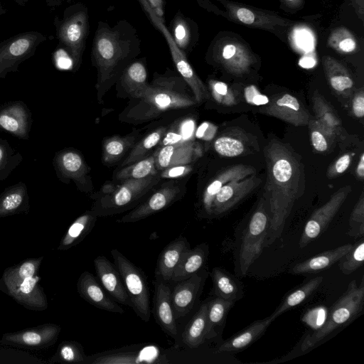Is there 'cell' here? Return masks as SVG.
Returning <instances> with one entry per match:
<instances>
[{
  "label": "cell",
  "instance_id": "8fae6325",
  "mask_svg": "<svg viewBox=\"0 0 364 364\" xmlns=\"http://www.w3.org/2000/svg\"><path fill=\"white\" fill-rule=\"evenodd\" d=\"M84 363L91 364L164 363H167V360L158 346L134 344L86 356Z\"/></svg>",
  "mask_w": 364,
  "mask_h": 364
},
{
  "label": "cell",
  "instance_id": "277c9868",
  "mask_svg": "<svg viewBox=\"0 0 364 364\" xmlns=\"http://www.w3.org/2000/svg\"><path fill=\"white\" fill-rule=\"evenodd\" d=\"M363 279L360 284L355 280H352L346 291L331 306L325 322L304 338L301 350L305 351L314 347L337 328L352 322L363 311Z\"/></svg>",
  "mask_w": 364,
  "mask_h": 364
},
{
  "label": "cell",
  "instance_id": "4316f807",
  "mask_svg": "<svg viewBox=\"0 0 364 364\" xmlns=\"http://www.w3.org/2000/svg\"><path fill=\"white\" fill-rule=\"evenodd\" d=\"M255 169L250 166L237 164L223 170L208 185L202 198V208L208 216H211L213 199L220 189L226 183L253 175Z\"/></svg>",
  "mask_w": 364,
  "mask_h": 364
},
{
  "label": "cell",
  "instance_id": "d6986e66",
  "mask_svg": "<svg viewBox=\"0 0 364 364\" xmlns=\"http://www.w3.org/2000/svg\"><path fill=\"white\" fill-rule=\"evenodd\" d=\"M260 182L259 178L251 175L224 185L213 199L211 216H218L230 210L247 196Z\"/></svg>",
  "mask_w": 364,
  "mask_h": 364
},
{
  "label": "cell",
  "instance_id": "e7e4bbea",
  "mask_svg": "<svg viewBox=\"0 0 364 364\" xmlns=\"http://www.w3.org/2000/svg\"><path fill=\"white\" fill-rule=\"evenodd\" d=\"M46 5L49 7H55L59 6L62 0H43Z\"/></svg>",
  "mask_w": 364,
  "mask_h": 364
},
{
  "label": "cell",
  "instance_id": "5b68a950",
  "mask_svg": "<svg viewBox=\"0 0 364 364\" xmlns=\"http://www.w3.org/2000/svg\"><path fill=\"white\" fill-rule=\"evenodd\" d=\"M269 224V213L266 210L264 200H262L237 239L234 263L235 272L237 277H245L251 265L262 254Z\"/></svg>",
  "mask_w": 364,
  "mask_h": 364
},
{
  "label": "cell",
  "instance_id": "30bf717a",
  "mask_svg": "<svg viewBox=\"0 0 364 364\" xmlns=\"http://www.w3.org/2000/svg\"><path fill=\"white\" fill-rule=\"evenodd\" d=\"M47 39L44 34L34 31L16 34L0 42V79L9 73L18 71L19 65L36 53Z\"/></svg>",
  "mask_w": 364,
  "mask_h": 364
},
{
  "label": "cell",
  "instance_id": "f5cc1de1",
  "mask_svg": "<svg viewBox=\"0 0 364 364\" xmlns=\"http://www.w3.org/2000/svg\"><path fill=\"white\" fill-rule=\"evenodd\" d=\"M311 132V141L314 149L318 152H325L334 140L319 126L315 119H311L309 124Z\"/></svg>",
  "mask_w": 364,
  "mask_h": 364
},
{
  "label": "cell",
  "instance_id": "e575fe53",
  "mask_svg": "<svg viewBox=\"0 0 364 364\" xmlns=\"http://www.w3.org/2000/svg\"><path fill=\"white\" fill-rule=\"evenodd\" d=\"M29 197L26 185L18 182L7 187L0 194V217H5L26 210Z\"/></svg>",
  "mask_w": 364,
  "mask_h": 364
},
{
  "label": "cell",
  "instance_id": "cb8c5ba5",
  "mask_svg": "<svg viewBox=\"0 0 364 364\" xmlns=\"http://www.w3.org/2000/svg\"><path fill=\"white\" fill-rule=\"evenodd\" d=\"M171 294V290L167 283L156 280L153 310L155 320L166 333L176 338L178 330Z\"/></svg>",
  "mask_w": 364,
  "mask_h": 364
},
{
  "label": "cell",
  "instance_id": "e0dca14e",
  "mask_svg": "<svg viewBox=\"0 0 364 364\" xmlns=\"http://www.w3.org/2000/svg\"><path fill=\"white\" fill-rule=\"evenodd\" d=\"M208 272L203 267L188 279L178 282L171 290V304L175 318L187 315L202 292Z\"/></svg>",
  "mask_w": 364,
  "mask_h": 364
},
{
  "label": "cell",
  "instance_id": "d590c367",
  "mask_svg": "<svg viewBox=\"0 0 364 364\" xmlns=\"http://www.w3.org/2000/svg\"><path fill=\"white\" fill-rule=\"evenodd\" d=\"M119 82L130 99L139 97L149 85L144 63L135 61L127 65L119 77Z\"/></svg>",
  "mask_w": 364,
  "mask_h": 364
},
{
  "label": "cell",
  "instance_id": "8992f818",
  "mask_svg": "<svg viewBox=\"0 0 364 364\" xmlns=\"http://www.w3.org/2000/svg\"><path fill=\"white\" fill-rule=\"evenodd\" d=\"M159 173L140 179H127L117 188L99 196L92 206L98 217L113 215L125 211L143 198L161 181Z\"/></svg>",
  "mask_w": 364,
  "mask_h": 364
},
{
  "label": "cell",
  "instance_id": "7dc6e473",
  "mask_svg": "<svg viewBox=\"0 0 364 364\" xmlns=\"http://www.w3.org/2000/svg\"><path fill=\"white\" fill-rule=\"evenodd\" d=\"M41 259L42 258L28 259L15 267L8 269L3 276L5 287L35 276Z\"/></svg>",
  "mask_w": 364,
  "mask_h": 364
},
{
  "label": "cell",
  "instance_id": "8d00e7d4",
  "mask_svg": "<svg viewBox=\"0 0 364 364\" xmlns=\"http://www.w3.org/2000/svg\"><path fill=\"white\" fill-rule=\"evenodd\" d=\"M97 216L88 210L78 217L69 227L58 247L59 250H66L80 242L92 230Z\"/></svg>",
  "mask_w": 364,
  "mask_h": 364
},
{
  "label": "cell",
  "instance_id": "484cf974",
  "mask_svg": "<svg viewBox=\"0 0 364 364\" xmlns=\"http://www.w3.org/2000/svg\"><path fill=\"white\" fill-rule=\"evenodd\" d=\"M191 249L190 243L183 236H179L167 245L159 255L155 270L156 280L171 281L173 271L183 254Z\"/></svg>",
  "mask_w": 364,
  "mask_h": 364
},
{
  "label": "cell",
  "instance_id": "be15d7a7",
  "mask_svg": "<svg viewBox=\"0 0 364 364\" xmlns=\"http://www.w3.org/2000/svg\"><path fill=\"white\" fill-rule=\"evenodd\" d=\"M356 173L358 177L360 178H363L364 176V155L363 154H361L360 161L358 162V164L356 168Z\"/></svg>",
  "mask_w": 364,
  "mask_h": 364
},
{
  "label": "cell",
  "instance_id": "52a82bcc",
  "mask_svg": "<svg viewBox=\"0 0 364 364\" xmlns=\"http://www.w3.org/2000/svg\"><path fill=\"white\" fill-rule=\"evenodd\" d=\"M54 25L56 37L73 62V70L77 69L81 62L88 30L87 13L76 6L65 10L61 19L55 16Z\"/></svg>",
  "mask_w": 364,
  "mask_h": 364
},
{
  "label": "cell",
  "instance_id": "f1b7e54d",
  "mask_svg": "<svg viewBox=\"0 0 364 364\" xmlns=\"http://www.w3.org/2000/svg\"><path fill=\"white\" fill-rule=\"evenodd\" d=\"M38 279L35 275L17 284L6 286V288L9 294L22 305L27 308L43 310L47 307V301L38 284Z\"/></svg>",
  "mask_w": 364,
  "mask_h": 364
},
{
  "label": "cell",
  "instance_id": "7c38bea8",
  "mask_svg": "<svg viewBox=\"0 0 364 364\" xmlns=\"http://www.w3.org/2000/svg\"><path fill=\"white\" fill-rule=\"evenodd\" d=\"M53 165L60 181L69 183L73 181L82 192L92 191L93 185L89 175L90 169L77 150L68 148L58 151L53 157Z\"/></svg>",
  "mask_w": 364,
  "mask_h": 364
},
{
  "label": "cell",
  "instance_id": "9a60e30c",
  "mask_svg": "<svg viewBox=\"0 0 364 364\" xmlns=\"http://www.w3.org/2000/svg\"><path fill=\"white\" fill-rule=\"evenodd\" d=\"M225 8L230 20L247 26L273 31L289 26L292 21L274 14L228 0H218Z\"/></svg>",
  "mask_w": 364,
  "mask_h": 364
},
{
  "label": "cell",
  "instance_id": "9f6ffc18",
  "mask_svg": "<svg viewBox=\"0 0 364 364\" xmlns=\"http://www.w3.org/2000/svg\"><path fill=\"white\" fill-rule=\"evenodd\" d=\"M244 96L246 101L252 105H265L269 99L261 93L255 85H249L245 88Z\"/></svg>",
  "mask_w": 364,
  "mask_h": 364
},
{
  "label": "cell",
  "instance_id": "ffe728a7",
  "mask_svg": "<svg viewBox=\"0 0 364 364\" xmlns=\"http://www.w3.org/2000/svg\"><path fill=\"white\" fill-rule=\"evenodd\" d=\"M154 153L156 168L162 171L171 166L195 162L202 156V148L198 142L190 140L159 146Z\"/></svg>",
  "mask_w": 364,
  "mask_h": 364
},
{
  "label": "cell",
  "instance_id": "db71d44e",
  "mask_svg": "<svg viewBox=\"0 0 364 364\" xmlns=\"http://www.w3.org/2000/svg\"><path fill=\"white\" fill-rule=\"evenodd\" d=\"M173 40L176 45L181 48H186L190 41V30L186 21L181 16H176L174 19Z\"/></svg>",
  "mask_w": 364,
  "mask_h": 364
},
{
  "label": "cell",
  "instance_id": "f546056e",
  "mask_svg": "<svg viewBox=\"0 0 364 364\" xmlns=\"http://www.w3.org/2000/svg\"><path fill=\"white\" fill-rule=\"evenodd\" d=\"M353 245L346 244L336 248L314 255L296 264L290 270L293 274H315L330 268L338 262L352 247Z\"/></svg>",
  "mask_w": 364,
  "mask_h": 364
},
{
  "label": "cell",
  "instance_id": "2e32d148",
  "mask_svg": "<svg viewBox=\"0 0 364 364\" xmlns=\"http://www.w3.org/2000/svg\"><path fill=\"white\" fill-rule=\"evenodd\" d=\"M182 192L183 188L174 181H171L117 222L134 223L144 219L171 205L180 198Z\"/></svg>",
  "mask_w": 364,
  "mask_h": 364
},
{
  "label": "cell",
  "instance_id": "f6af8a7d",
  "mask_svg": "<svg viewBox=\"0 0 364 364\" xmlns=\"http://www.w3.org/2000/svg\"><path fill=\"white\" fill-rule=\"evenodd\" d=\"M328 46L341 54H352L358 52L359 46L353 33L346 27L333 29L327 40Z\"/></svg>",
  "mask_w": 364,
  "mask_h": 364
},
{
  "label": "cell",
  "instance_id": "b9f144b4",
  "mask_svg": "<svg viewBox=\"0 0 364 364\" xmlns=\"http://www.w3.org/2000/svg\"><path fill=\"white\" fill-rule=\"evenodd\" d=\"M168 129L166 127H158L146 135L142 139L136 142L126 158L121 163L119 168L146 157L149 152L160 143Z\"/></svg>",
  "mask_w": 364,
  "mask_h": 364
},
{
  "label": "cell",
  "instance_id": "ee69618b",
  "mask_svg": "<svg viewBox=\"0 0 364 364\" xmlns=\"http://www.w3.org/2000/svg\"><path fill=\"white\" fill-rule=\"evenodd\" d=\"M247 137L244 134L229 132L218 136L214 141L215 151L225 157H235L242 154L247 148Z\"/></svg>",
  "mask_w": 364,
  "mask_h": 364
},
{
  "label": "cell",
  "instance_id": "d6a6232c",
  "mask_svg": "<svg viewBox=\"0 0 364 364\" xmlns=\"http://www.w3.org/2000/svg\"><path fill=\"white\" fill-rule=\"evenodd\" d=\"M324 73L331 87L343 97L350 96L354 81L347 68L338 60L329 55L322 58Z\"/></svg>",
  "mask_w": 364,
  "mask_h": 364
},
{
  "label": "cell",
  "instance_id": "7402d4cb",
  "mask_svg": "<svg viewBox=\"0 0 364 364\" xmlns=\"http://www.w3.org/2000/svg\"><path fill=\"white\" fill-rule=\"evenodd\" d=\"M93 262L97 277L104 289L117 303L132 308V304L115 265L102 255L97 256Z\"/></svg>",
  "mask_w": 364,
  "mask_h": 364
},
{
  "label": "cell",
  "instance_id": "603a6c76",
  "mask_svg": "<svg viewBox=\"0 0 364 364\" xmlns=\"http://www.w3.org/2000/svg\"><path fill=\"white\" fill-rule=\"evenodd\" d=\"M77 290L82 299L96 308L120 314L124 312L117 302L107 296L102 286L90 272L85 271L80 274Z\"/></svg>",
  "mask_w": 364,
  "mask_h": 364
},
{
  "label": "cell",
  "instance_id": "f907efd6",
  "mask_svg": "<svg viewBox=\"0 0 364 364\" xmlns=\"http://www.w3.org/2000/svg\"><path fill=\"white\" fill-rule=\"evenodd\" d=\"M208 85L210 97L218 103L225 106L237 104L233 91L225 82L210 80L208 82Z\"/></svg>",
  "mask_w": 364,
  "mask_h": 364
},
{
  "label": "cell",
  "instance_id": "6da1fadb",
  "mask_svg": "<svg viewBox=\"0 0 364 364\" xmlns=\"http://www.w3.org/2000/svg\"><path fill=\"white\" fill-rule=\"evenodd\" d=\"M269 224L264 247L280 239L295 202L305 190V174L300 156L288 144L272 139L264 147Z\"/></svg>",
  "mask_w": 364,
  "mask_h": 364
},
{
  "label": "cell",
  "instance_id": "d4e9b609",
  "mask_svg": "<svg viewBox=\"0 0 364 364\" xmlns=\"http://www.w3.org/2000/svg\"><path fill=\"white\" fill-rule=\"evenodd\" d=\"M60 331V328L57 325H43L37 328L6 334L2 341L24 348H41L54 343Z\"/></svg>",
  "mask_w": 364,
  "mask_h": 364
},
{
  "label": "cell",
  "instance_id": "ac0fdd59",
  "mask_svg": "<svg viewBox=\"0 0 364 364\" xmlns=\"http://www.w3.org/2000/svg\"><path fill=\"white\" fill-rule=\"evenodd\" d=\"M33 123L32 114L21 100L0 105V129L20 139L28 140Z\"/></svg>",
  "mask_w": 364,
  "mask_h": 364
},
{
  "label": "cell",
  "instance_id": "7a4b0ae2",
  "mask_svg": "<svg viewBox=\"0 0 364 364\" xmlns=\"http://www.w3.org/2000/svg\"><path fill=\"white\" fill-rule=\"evenodd\" d=\"M185 81L176 77H158L139 97L130 99L120 113L119 120L141 124L170 110L184 109L197 104L186 90Z\"/></svg>",
  "mask_w": 364,
  "mask_h": 364
},
{
  "label": "cell",
  "instance_id": "4dcf8cb0",
  "mask_svg": "<svg viewBox=\"0 0 364 364\" xmlns=\"http://www.w3.org/2000/svg\"><path fill=\"white\" fill-rule=\"evenodd\" d=\"M213 288L212 294L236 302L244 296V287L239 277L221 267H214L210 273Z\"/></svg>",
  "mask_w": 364,
  "mask_h": 364
},
{
  "label": "cell",
  "instance_id": "003e7915",
  "mask_svg": "<svg viewBox=\"0 0 364 364\" xmlns=\"http://www.w3.org/2000/svg\"><path fill=\"white\" fill-rule=\"evenodd\" d=\"M7 10L5 9L2 4V3L0 1V16L5 14L6 13Z\"/></svg>",
  "mask_w": 364,
  "mask_h": 364
},
{
  "label": "cell",
  "instance_id": "91938a15",
  "mask_svg": "<svg viewBox=\"0 0 364 364\" xmlns=\"http://www.w3.org/2000/svg\"><path fill=\"white\" fill-rule=\"evenodd\" d=\"M358 17L364 21V0H349Z\"/></svg>",
  "mask_w": 364,
  "mask_h": 364
},
{
  "label": "cell",
  "instance_id": "7bdbcfd3",
  "mask_svg": "<svg viewBox=\"0 0 364 364\" xmlns=\"http://www.w3.org/2000/svg\"><path fill=\"white\" fill-rule=\"evenodd\" d=\"M159 174L155 165L154 153L138 161L120 168L114 174L116 181L140 179Z\"/></svg>",
  "mask_w": 364,
  "mask_h": 364
},
{
  "label": "cell",
  "instance_id": "11a10c76",
  "mask_svg": "<svg viewBox=\"0 0 364 364\" xmlns=\"http://www.w3.org/2000/svg\"><path fill=\"white\" fill-rule=\"evenodd\" d=\"M193 170L191 164L171 166L161 171L159 176L164 179H176L189 174Z\"/></svg>",
  "mask_w": 364,
  "mask_h": 364
},
{
  "label": "cell",
  "instance_id": "74e56055",
  "mask_svg": "<svg viewBox=\"0 0 364 364\" xmlns=\"http://www.w3.org/2000/svg\"><path fill=\"white\" fill-rule=\"evenodd\" d=\"M207 328V300L200 306L197 312L188 323L181 334L183 343L191 348H196L203 344Z\"/></svg>",
  "mask_w": 364,
  "mask_h": 364
},
{
  "label": "cell",
  "instance_id": "ab89813d",
  "mask_svg": "<svg viewBox=\"0 0 364 364\" xmlns=\"http://www.w3.org/2000/svg\"><path fill=\"white\" fill-rule=\"evenodd\" d=\"M323 279L322 276L314 277L290 291L284 297L280 304L269 316L274 321L281 314L305 301L316 291Z\"/></svg>",
  "mask_w": 364,
  "mask_h": 364
},
{
  "label": "cell",
  "instance_id": "44dd1931",
  "mask_svg": "<svg viewBox=\"0 0 364 364\" xmlns=\"http://www.w3.org/2000/svg\"><path fill=\"white\" fill-rule=\"evenodd\" d=\"M259 111L296 127L307 125L311 119L298 99L288 93L269 101Z\"/></svg>",
  "mask_w": 364,
  "mask_h": 364
},
{
  "label": "cell",
  "instance_id": "60d3db41",
  "mask_svg": "<svg viewBox=\"0 0 364 364\" xmlns=\"http://www.w3.org/2000/svg\"><path fill=\"white\" fill-rule=\"evenodd\" d=\"M137 136V133L132 132L123 136L114 135L105 139L102 143L103 162L109 165L118 162L136 144Z\"/></svg>",
  "mask_w": 364,
  "mask_h": 364
},
{
  "label": "cell",
  "instance_id": "1f68e13d",
  "mask_svg": "<svg viewBox=\"0 0 364 364\" xmlns=\"http://www.w3.org/2000/svg\"><path fill=\"white\" fill-rule=\"evenodd\" d=\"M208 255L209 246L205 242L189 249L174 269L171 281L180 282L198 272L205 267Z\"/></svg>",
  "mask_w": 364,
  "mask_h": 364
},
{
  "label": "cell",
  "instance_id": "681fc988",
  "mask_svg": "<svg viewBox=\"0 0 364 364\" xmlns=\"http://www.w3.org/2000/svg\"><path fill=\"white\" fill-rule=\"evenodd\" d=\"M85 358L82 346L73 341L62 343L56 353V360L59 362L84 363Z\"/></svg>",
  "mask_w": 364,
  "mask_h": 364
},
{
  "label": "cell",
  "instance_id": "83f0119b",
  "mask_svg": "<svg viewBox=\"0 0 364 364\" xmlns=\"http://www.w3.org/2000/svg\"><path fill=\"white\" fill-rule=\"evenodd\" d=\"M273 320L269 316L257 320L242 331L224 341L218 348L219 353H235L243 350L257 341L267 331Z\"/></svg>",
  "mask_w": 364,
  "mask_h": 364
},
{
  "label": "cell",
  "instance_id": "5bb4252c",
  "mask_svg": "<svg viewBox=\"0 0 364 364\" xmlns=\"http://www.w3.org/2000/svg\"><path fill=\"white\" fill-rule=\"evenodd\" d=\"M351 190V186L348 185L339 188L324 205L311 215L299 240L300 248L306 247L326 230Z\"/></svg>",
  "mask_w": 364,
  "mask_h": 364
},
{
  "label": "cell",
  "instance_id": "680465c9",
  "mask_svg": "<svg viewBox=\"0 0 364 364\" xmlns=\"http://www.w3.org/2000/svg\"><path fill=\"white\" fill-rule=\"evenodd\" d=\"M352 111L358 118H362L364 116V94L363 90L354 96L352 102Z\"/></svg>",
  "mask_w": 364,
  "mask_h": 364
},
{
  "label": "cell",
  "instance_id": "6125c7cd",
  "mask_svg": "<svg viewBox=\"0 0 364 364\" xmlns=\"http://www.w3.org/2000/svg\"><path fill=\"white\" fill-rule=\"evenodd\" d=\"M154 11L159 16H164L163 0H146Z\"/></svg>",
  "mask_w": 364,
  "mask_h": 364
},
{
  "label": "cell",
  "instance_id": "3957f363",
  "mask_svg": "<svg viewBox=\"0 0 364 364\" xmlns=\"http://www.w3.org/2000/svg\"><path fill=\"white\" fill-rule=\"evenodd\" d=\"M132 44L117 29L99 28L93 41L92 58L97 69V99L102 101L131 57Z\"/></svg>",
  "mask_w": 364,
  "mask_h": 364
},
{
  "label": "cell",
  "instance_id": "ba28073f",
  "mask_svg": "<svg viewBox=\"0 0 364 364\" xmlns=\"http://www.w3.org/2000/svg\"><path fill=\"white\" fill-rule=\"evenodd\" d=\"M111 255L132 304L133 310L142 321H149L151 309L146 276L118 250H111Z\"/></svg>",
  "mask_w": 364,
  "mask_h": 364
},
{
  "label": "cell",
  "instance_id": "bcb514c9",
  "mask_svg": "<svg viewBox=\"0 0 364 364\" xmlns=\"http://www.w3.org/2000/svg\"><path fill=\"white\" fill-rule=\"evenodd\" d=\"M22 161L21 154L6 139L0 138V181L6 179Z\"/></svg>",
  "mask_w": 364,
  "mask_h": 364
},
{
  "label": "cell",
  "instance_id": "6f0895ef",
  "mask_svg": "<svg viewBox=\"0 0 364 364\" xmlns=\"http://www.w3.org/2000/svg\"><path fill=\"white\" fill-rule=\"evenodd\" d=\"M351 161V156L345 154L339 157L336 161L330 167L328 171V177H333L336 175L344 173L348 168Z\"/></svg>",
  "mask_w": 364,
  "mask_h": 364
},
{
  "label": "cell",
  "instance_id": "94428289",
  "mask_svg": "<svg viewBox=\"0 0 364 364\" xmlns=\"http://www.w3.org/2000/svg\"><path fill=\"white\" fill-rule=\"evenodd\" d=\"M282 5L286 8L293 10L301 9L304 4V0H279Z\"/></svg>",
  "mask_w": 364,
  "mask_h": 364
},
{
  "label": "cell",
  "instance_id": "816d5d0a",
  "mask_svg": "<svg viewBox=\"0 0 364 364\" xmlns=\"http://www.w3.org/2000/svg\"><path fill=\"white\" fill-rule=\"evenodd\" d=\"M347 235L353 237H362L364 235V198L363 194L355 205L349 219Z\"/></svg>",
  "mask_w": 364,
  "mask_h": 364
},
{
  "label": "cell",
  "instance_id": "c3c4849f",
  "mask_svg": "<svg viewBox=\"0 0 364 364\" xmlns=\"http://www.w3.org/2000/svg\"><path fill=\"white\" fill-rule=\"evenodd\" d=\"M364 262V240L360 239L338 262L343 274L348 275L361 267Z\"/></svg>",
  "mask_w": 364,
  "mask_h": 364
},
{
  "label": "cell",
  "instance_id": "836d02e7",
  "mask_svg": "<svg viewBox=\"0 0 364 364\" xmlns=\"http://www.w3.org/2000/svg\"><path fill=\"white\" fill-rule=\"evenodd\" d=\"M235 303L218 296L207 300L206 340L222 334L228 314Z\"/></svg>",
  "mask_w": 364,
  "mask_h": 364
},
{
  "label": "cell",
  "instance_id": "03108f58",
  "mask_svg": "<svg viewBox=\"0 0 364 364\" xmlns=\"http://www.w3.org/2000/svg\"><path fill=\"white\" fill-rule=\"evenodd\" d=\"M14 1L18 5L21 6H25L28 3V0H14Z\"/></svg>",
  "mask_w": 364,
  "mask_h": 364
},
{
  "label": "cell",
  "instance_id": "9c48e42d",
  "mask_svg": "<svg viewBox=\"0 0 364 364\" xmlns=\"http://www.w3.org/2000/svg\"><path fill=\"white\" fill-rule=\"evenodd\" d=\"M144 11L148 14L152 23L159 30L168 45L174 65L182 79L191 88L197 103H201L211 97L210 92L203 81L197 75L186 55L176 45L171 33L164 25L163 18L159 17L151 9L146 0H139Z\"/></svg>",
  "mask_w": 364,
  "mask_h": 364
},
{
  "label": "cell",
  "instance_id": "f35d334b",
  "mask_svg": "<svg viewBox=\"0 0 364 364\" xmlns=\"http://www.w3.org/2000/svg\"><path fill=\"white\" fill-rule=\"evenodd\" d=\"M313 103L315 119L319 126L333 139L338 136H341L343 129L341 121L319 93H314Z\"/></svg>",
  "mask_w": 364,
  "mask_h": 364
},
{
  "label": "cell",
  "instance_id": "4fadbf2b",
  "mask_svg": "<svg viewBox=\"0 0 364 364\" xmlns=\"http://www.w3.org/2000/svg\"><path fill=\"white\" fill-rule=\"evenodd\" d=\"M213 56L227 72L240 76L247 73L255 58L244 43L236 38L225 37L214 45Z\"/></svg>",
  "mask_w": 364,
  "mask_h": 364
}]
</instances>
